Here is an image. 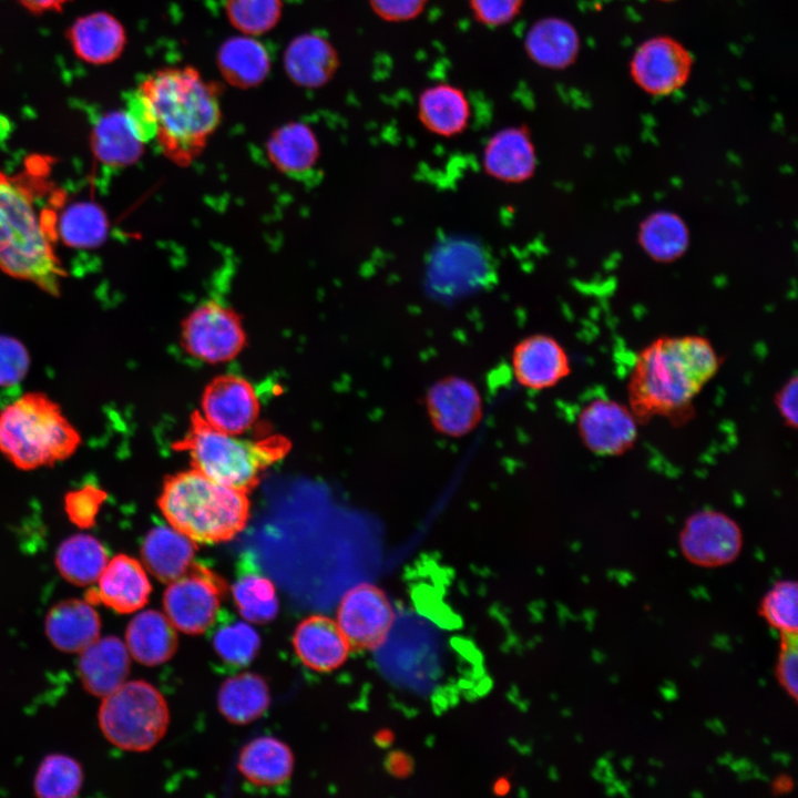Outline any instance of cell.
I'll return each instance as SVG.
<instances>
[{
  "label": "cell",
  "instance_id": "f546056e",
  "mask_svg": "<svg viewBox=\"0 0 798 798\" xmlns=\"http://www.w3.org/2000/svg\"><path fill=\"white\" fill-rule=\"evenodd\" d=\"M269 702L266 682L253 673H244L226 679L217 697L222 715L237 725L259 718L268 708Z\"/></svg>",
  "mask_w": 798,
  "mask_h": 798
},
{
  "label": "cell",
  "instance_id": "83f0119b",
  "mask_svg": "<svg viewBox=\"0 0 798 798\" xmlns=\"http://www.w3.org/2000/svg\"><path fill=\"white\" fill-rule=\"evenodd\" d=\"M143 142L136 136L125 111L102 115L95 123L91 146L96 158L110 167H123L135 162Z\"/></svg>",
  "mask_w": 798,
  "mask_h": 798
},
{
  "label": "cell",
  "instance_id": "d6986e66",
  "mask_svg": "<svg viewBox=\"0 0 798 798\" xmlns=\"http://www.w3.org/2000/svg\"><path fill=\"white\" fill-rule=\"evenodd\" d=\"M130 672V653L116 636L99 637L80 652L78 674L89 694L105 697L117 689Z\"/></svg>",
  "mask_w": 798,
  "mask_h": 798
},
{
  "label": "cell",
  "instance_id": "277c9868",
  "mask_svg": "<svg viewBox=\"0 0 798 798\" xmlns=\"http://www.w3.org/2000/svg\"><path fill=\"white\" fill-rule=\"evenodd\" d=\"M158 505L170 525L195 543L233 539L249 516L247 493L221 484L196 469L165 481Z\"/></svg>",
  "mask_w": 798,
  "mask_h": 798
},
{
  "label": "cell",
  "instance_id": "d4e9b609",
  "mask_svg": "<svg viewBox=\"0 0 798 798\" xmlns=\"http://www.w3.org/2000/svg\"><path fill=\"white\" fill-rule=\"evenodd\" d=\"M196 543L172 525H157L141 548L144 566L160 581L171 583L194 563Z\"/></svg>",
  "mask_w": 798,
  "mask_h": 798
},
{
  "label": "cell",
  "instance_id": "5b68a950",
  "mask_svg": "<svg viewBox=\"0 0 798 798\" xmlns=\"http://www.w3.org/2000/svg\"><path fill=\"white\" fill-rule=\"evenodd\" d=\"M173 447L188 452L193 468L207 478L248 493L262 473L285 457L290 442L278 434L241 439L213 428L195 411L186 434Z\"/></svg>",
  "mask_w": 798,
  "mask_h": 798
},
{
  "label": "cell",
  "instance_id": "8d00e7d4",
  "mask_svg": "<svg viewBox=\"0 0 798 798\" xmlns=\"http://www.w3.org/2000/svg\"><path fill=\"white\" fill-rule=\"evenodd\" d=\"M314 134L301 124L280 129L269 142V154L285 172L300 173L313 166L317 156Z\"/></svg>",
  "mask_w": 798,
  "mask_h": 798
},
{
  "label": "cell",
  "instance_id": "60d3db41",
  "mask_svg": "<svg viewBox=\"0 0 798 798\" xmlns=\"http://www.w3.org/2000/svg\"><path fill=\"white\" fill-rule=\"evenodd\" d=\"M106 493L94 485H85L71 491L65 497V512L72 523L82 529L94 525Z\"/></svg>",
  "mask_w": 798,
  "mask_h": 798
},
{
  "label": "cell",
  "instance_id": "4fadbf2b",
  "mask_svg": "<svg viewBox=\"0 0 798 798\" xmlns=\"http://www.w3.org/2000/svg\"><path fill=\"white\" fill-rule=\"evenodd\" d=\"M576 429L584 447L600 457L624 454L638 437V421L630 407L610 398L587 402L577 415Z\"/></svg>",
  "mask_w": 798,
  "mask_h": 798
},
{
  "label": "cell",
  "instance_id": "e575fe53",
  "mask_svg": "<svg viewBox=\"0 0 798 798\" xmlns=\"http://www.w3.org/2000/svg\"><path fill=\"white\" fill-rule=\"evenodd\" d=\"M224 74L239 85H252L263 80L268 71L266 50L256 41L235 38L226 42L219 54Z\"/></svg>",
  "mask_w": 798,
  "mask_h": 798
},
{
  "label": "cell",
  "instance_id": "1f68e13d",
  "mask_svg": "<svg viewBox=\"0 0 798 798\" xmlns=\"http://www.w3.org/2000/svg\"><path fill=\"white\" fill-rule=\"evenodd\" d=\"M638 243L654 260L669 263L685 253L689 243V233L678 215L656 212L641 224Z\"/></svg>",
  "mask_w": 798,
  "mask_h": 798
},
{
  "label": "cell",
  "instance_id": "7a4b0ae2",
  "mask_svg": "<svg viewBox=\"0 0 798 798\" xmlns=\"http://www.w3.org/2000/svg\"><path fill=\"white\" fill-rule=\"evenodd\" d=\"M149 115L153 141L170 158L187 163L219 123L218 95L192 68H166L134 90Z\"/></svg>",
  "mask_w": 798,
  "mask_h": 798
},
{
  "label": "cell",
  "instance_id": "f6af8a7d",
  "mask_svg": "<svg viewBox=\"0 0 798 798\" xmlns=\"http://www.w3.org/2000/svg\"><path fill=\"white\" fill-rule=\"evenodd\" d=\"M372 11L388 22H405L417 18L428 0H369Z\"/></svg>",
  "mask_w": 798,
  "mask_h": 798
},
{
  "label": "cell",
  "instance_id": "9a60e30c",
  "mask_svg": "<svg viewBox=\"0 0 798 798\" xmlns=\"http://www.w3.org/2000/svg\"><path fill=\"white\" fill-rule=\"evenodd\" d=\"M511 369L515 380L530 390L556 386L571 372V362L561 342L548 334H531L512 348Z\"/></svg>",
  "mask_w": 798,
  "mask_h": 798
},
{
  "label": "cell",
  "instance_id": "7c38bea8",
  "mask_svg": "<svg viewBox=\"0 0 798 798\" xmlns=\"http://www.w3.org/2000/svg\"><path fill=\"white\" fill-rule=\"evenodd\" d=\"M395 621L385 592L372 584H358L342 596L337 625L351 649H374L388 636Z\"/></svg>",
  "mask_w": 798,
  "mask_h": 798
},
{
  "label": "cell",
  "instance_id": "e0dca14e",
  "mask_svg": "<svg viewBox=\"0 0 798 798\" xmlns=\"http://www.w3.org/2000/svg\"><path fill=\"white\" fill-rule=\"evenodd\" d=\"M98 581V589L88 592L86 601L91 604L102 602L120 614L141 610L152 591L144 566L126 554L108 561Z\"/></svg>",
  "mask_w": 798,
  "mask_h": 798
},
{
  "label": "cell",
  "instance_id": "836d02e7",
  "mask_svg": "<svg viewBox=\"0 0 798 798\" xmlns=\"http://www.w3.org/2000/svg\"><path fill=\"white\" fill-rule=\"evenodd\" d=\"M83 769L78 760L64 754H50L39 765L33 790L41 798H71L79 795Z\"/></svg>",
  "mask_w": 798,
  "mask_h": 798
},
{
  "label": "cell",
  "instance_id": "30bf717a",
  "mask_svg": "<svg viewBox=\"0 0 798 798\" xmlns=\"http://www.w3.org/2000/svg\"><path fill=\"white\" fill-rule=\"evenodd\" d=\"M690 52L668 35L652 37L642 42L630 61L634 83L651 96H666L681 90L693 71Z\"/></svg>",
  "mask_w": 798,
  "mask_h": 798
},
{
  "label": "cell",
  "instance_id": "7bdbcfd3",
  "mask_svg": "<svg viewBox=\"0 0 798 798\" xmlns=\"http://www.w3.org/2000/svg\"><path fill=\"white\" fill-rule=\"evenodd\" d=\"M775 672L779 685L792 700H796L798 694L797 633H781Z\"/></svg>",
  "mask_w": 798,
  "mask_h": 798
},
{
  "label": "cell",
  "instance_id": "d590c367",
  "mask_svg": "<svg viewBox=\"0 0 798 798\" xmlns=\"http://www.w3.org/2000/svg\"><path fill=\"white\" fill-rule=\"evenodd\" d=\"M232 595L241 615L248 622L268 623L278 613V598L274 584L265 576L248 573L232 585Z\"/></svg>",
  "mask_w": 798,
  "mask_h": 798
},
{
  "label": "cell",
  "instance_id": "b9f144b4",
  "mask_svg": "<svg viewBox=\"0 0 798 798\" xmlns=\"http://www.w3.org/2000/svg\"><path fill=\"white\" fill-rule=\"evenodd\" d=\"M29 355L25 347L12 337H0V386L8 387L20 382L29 369Z\"/></svg>",
  "mask_w": 798,
  "mask_h": 798
},
{
  "label": "cell",
  "instance_id": "5bb4252c",
  "mask_svg": "<svg viewBox=\"0 0 798 798\" xmlns=\"http://www.w3.org/2000/svg\"><path fill=\"white\" fill-rule=\"evenodd\" d=\"M481 167L488 177L503 184L530 181L538 168L530 131L524 125H509L494 132L483 146Z\"/></svg>",
  "mask_w": 798,
  "mask_h": 798
},
{
  "label": "cell",
  "instance_id": "3957f363",
  "mask_svg": "<svg viewBox=\"0 0 798 798\" xmlns=\"http://www.w3.org/2000/svg\"><path fill=\"white\" fill-rule=\"evenodd\" d=\"M29 177L0 173V268L58 295L64 275L52 239L53 212H39Z\"/></svg>",
  "mask_w": 798,
  "mask_h": 798
},
{
  "label": "cell",
  "instance_id": "9c48e42d",
  "mask_svg": "<svg viewBox=\"0 0 798 798\" xmlns=\"http://www.w3.org/2000/svg\"><path fill=\"white\" fill-rule=\"evenodd\" d=\"M743 544L739 524L728 514L713 509L692 513L678 534L683 556L700 567H718L734 562Z\"/></svg>",
  "mask_w": 798,
  "mask_h": 798
},
{
  "label": "cell",
  "instance_id": "44dd1931",
  "mask_svg": "<svg viewBox=\"0 0 798 798\" xmlns=\"http://www.w3.org/2000/svg\"><path fill=\"white\" fill-rule=\"evenodd\" d=\"M44 632L57 649L80 653L100 637L101 618L86 600L66 598L48 611Z\"/></svg>",
  "mask_w": 798,
  "mask_h": 798
},
{
  "label": "cell",
  "instance_id": "484cf974",
  "mask_svg": "<svg viewBox=\"0 0 798 798\" xmlns=\"http://www.w3.org/2000/svg\"><path fill=\"white\" fill-rule=\"evenodd\" d=\"M125 645L137 663L156 666L168 661L176 651L175 627L166 615L155 610L137 613L126 626Z\"/></svg>",
  "mask_w": 798,
  "mask_h": 798
},
{
  "label": "cell",
  "instance_id": "d6a6232c",
  "mask_svg": "<svg viewBox=\"0 0 798 798\" xmlns=\"http://www.w3.org/2000/svg\"><path fill=\"white\" fill-rule=\"evenodd\" d=\"M58 233L73 248H95L108 233L104 212L94 203L81 202L68 206L59 221Z\"/></svg>",
  "mask_w": 798,
  "mask_h": 798
},
{
  "label": "cell",
  "instance_id": "bcb514c9",
  "mask_svg": "<svg viewBox=\"0 0 798 798\" xmlns=\"http://www.w3.org/2000/svg\"><path fill=\"white\" fill-rule=\"evenodd\" d=\"M798 379L796 376L787 380L776 392L774 402L785 424L797 428V393Z\"/></svg>",
  "mask_w": 798,
  "mask_h": 798
},
{
  "label": "cell",
  "instance_id": "c3c4849f",
  "mask_svg": "<svg viewBox=\"0 0 798 798\" xmlns=\"http://www.w3.org/2000/svg\"><path fill=\"white\" fill-rule=\"evenodd\" d=\"M794 787L792 779L787 775H781L776 778L773 782V790L777 795H784L789 792Z\"/></svg>",
  "mask_w": 798,
  "mask_h": 798
},
{
  "label": "cell",
  "instance_id": "603a6c76",
  "mask_svg": "<svg viewBox=\"0 0 798 798\" xmlns=\"http://www.w3.org/2000/svg\"><path fill=\"white\" fill-rule=\"evenodd\" d=\"M74 54L83 62L101 65L120 57L125 30L112 14L96 11L78 18L66 34Z\"/></svg>",
  "mask_w": 798,
  "mask_h": 798
},
{
  "label": "cell",
  "instance_id": "74e56055",
  "mask_svg": "<svg viewBox=\"0 0 798 798\" xmlns=\"http://www.w3.org/2000/svg\"><path fill=\"white\" fill-rule=\"evenodd\" d=\"M759 613L780 633H797L798 585L792 580L776 582L761 600Z\"/></svg>",
  "mask_w": 798,
  "mask_h": 798
},
{
  "label": "cell",
  "instance_id": "cb8c5ba5",
  "mask_svg": "<svg viewBox=\"0 0 798 798\" xmlns=\"http://www.w3.org/2000/svg\"><path fill=\"white\" fill-rule=\"evenodd\" d=\"M524 50L534 63L551 70H563L575 62L580 37L567 20L546 17L535 21L528 30Z\"/></svg>",
  "mask_w": 798,
  "mask_h": 798
},
{
  "label": "cell",
  "instance_id": "6da1fadb",
  "mask_svg": "<svg viewBox=\"0 0 798 798\" xmlns=\"http://www.w3.org/2000/svg\"><path fill=\"white\" fill-rule=\"evenodd\" d=\"M719 366L716 349L704 336L658 337L636 356L627 381V406L638 423L655 417L683 421Z\"/></svg>",
  "mask_w": 798,
  "mask_h": 798
},
{
  "label": "cell",
  "instance_id": "ba28073f",
  "mask_svg": "<svg viewBox=\"0 0 798 798\" xmlns=\"http://www.w3.org/2000/svg\"><path fill=\"white\" fill-rule=\"evenodd\" d=\"M226 584L206 566L193 563L164 592L165 615L178 631L196 635L214 623Z\"/></svg>",
  "mask_w": 798,
  "mask_h": 798
},
{
  "label": "cell",
  "instance_id": "4316f807",
  "mask_svg": "<svg viewBox=\"0 0 798 798\" xmlns=\"http://www.w3.org/2000/svg\"><path fill=\"white\" fill-rule=\"evenodd\" d=\"M293 768L294 757L288 746L270 736L248 743L238 758L241 774L257 786H280L290 778Z\"/></svg>",
  "mask_w": 798,
  "mask_h": 798
},
{
  "label": "cell",
  "instance_id": "7dc6e473",
  "mask_svg": "<svg viewBox=\"0 0 798 798\" xmlns=\"http://www.w3.org/2000/svg\"><path fill=\"white\" fill-rule=\"evenodd\" d=\"M32 13L60 11L71 0H17Z\"/></svg>",
  "mask_w": 798,
  "mask_h": 798
},
{
  "label": "cell",
  "instance_id": "52a82bcc",
  "mask_svg": "<svg viewBox=\"0 0 798 798\" xmlns=\"http://www.w3.org/2000/svg\"><path fill=\"white\" fill-rule=\"evenodd\" d=\"M104 737L129 751H146L165 735L170 715L163 695L144 681L122 684L103 700L98 714Z\"/></svg>",
  "mask_w": 798,
  "mask_h": 798
},
{
  "label": "cell",
  "instance_id": "7402d4cb",
  "mask_svg": "<svg viewBox=\"0 0 798 798\" xmlns=\"http://www.w3.org/2000/svg\"><path fill=\"white\" fill-rule=\"evenodd\" d=\"M471 104L464 92L449 83L426 88L417 101V117L429 133L452 139L461 135L471 122Z\"/></svg>",
  "mask_w": 798,
  "mask_h": 798
},
{
  "label": "cell",
  "instance_id": "f35d334b",
  "mask_svg": "<svg viewBox=\"0 0 798 798\" xmlns=\"http://www.w3.org/2000/svg\"><path fill=\"white\" fill-rule=\"evenodd\" d=\"M260 646L257 632L245 622H233L219 627L213 636V647L228 665L245 666L256 656Z\"/></svg>",
  "mask_w": 798,
  "mask_h": 798
},
{
  "label": "cell",
  "instance_id": "4dcf8cb0",
  "mask_svg": "<svg viewBox=\"0 0 798 798\" xmlns=\"http://www.w3.org/2000/svg\"><path fill=\"white\" fill-rule=\"evenodd\" d=\"M286 68L291 78L303 85L317 86L326 82L337 68L332 47L317 35H304L288 48Z\"/></svg>",
  "mask_w": 798,
  "mask_h": 798
},
{
  "label": "cell",
  "instance_id": "ee69618b",
  "mask_svg": "<svg viewBox=\"0 0 798 798\" xmlns=\"http://www.w3.org/2000/svg\"><path fill=\"white\" fill-rule=\"evenodd\" d=\"M479 23L488 28L503 27L518 17L524 0H468Z\"/></svg>",
  "mask_w": 798,
  "mask_h": 798
},
{
  "label": "cell",
  "instance_id": "8992f818",
  "mask_svg": "<svg viewBox=\"0 0 798 798\" xmlns=\"http://www.w3.org/2000/svg\"><path fill=\"white\" fill-rule=\"evenodd\" d=\"M79 444V432L43 393H25L0 412V451L20 469L52 466Z\"/></svg>",
  "mask_w": 798,
  "mask_h": 798
},
{
  "label": "cell",
  "instance_id": "ffe728a7",
  "mask_svg": "<svg viewBox=\"0 0 798 798\" xmlns=\"http://www.w3.org/2000/svg\"><path fill=\"white\" fill-rule=\"evenodd\" d=\"M294 649L307 667L330 672L340 667L351 651L339 626L324 615L301 621L293 636Z\"/></svg>",
  "mask_w": 798,
  "mask_h": 798
},
{
  "label": "cell",
  "instance_id": "2e32d148",
  "mask_svg": "<svg viewBox=\"0 0 798 798\" xmlns=\"http://www.w3.org/2000/svg\"><path fill=\"white\" fill-rule=\"evenodd\" d=\"M204 420L213 428L239 434L257 419L259 405L254 388L242 377L219 376L204 390L202 399Z\"/></svg>",
  "mask_w": 798,
  "mask_h": 798
},
{
  "label": "cell",
  "instance_id": "ac0fdd59",
  "mask_svg": "<svg viewBox=\"0 0 798 798\" xmlns=\"http://www.w3.org/2000/svg\"><path fill=\"white\" fill-rule=\"evenodd\" d=\"M427 410L432 424L448 436L469 432L481 416L477 389L461 378H447L432 386L427 395Z\"/></svg>",
  "mask_w": 798,
  "mask_h": 798
},
{
  "label": "cell",
  "instance_id": "ab89813d",
  "mask_svg": "<svg viewBox=\"0 0 798 798\" xmlns=\"http://www.w3.org/2000/svg\"><path fill=\"white\" fill-rule=\"evenodd\" d=\"M231 20L242 30L260 33L274 25L279 14L278 0H228Z\"/></svg>",
  "mask_w": 798,
  "mask_h": 798
},
{
  "label": "cell",
  "instance_id": "f1b7e54d",
  "mask_svg": "<svg viewBox=\"0 0 798 798\" xmlns=\"http://www.w3.org/2000/svg\"><path fill=\"white\" fill-rule=\"evenodd\" d=\"M108 561L104 545L84 533L64 540L54 559L60 575L76 586H88L96 582Z\"/></svg>",
  "mask_w": 798,
  "mask_h": 798
},
{
  "label": "cell",
  "instance_id": "8fae6325",
  "mask_svg": "<svg viewBox=\"0 0 798 798\" xmlns=\"http://www.w3.org/2000/svg\"><path fill=\"white\" fill-rule=\"evenodd\" d=\"M182 338L190 355L209 364L233 359L245 344L236 314L214 299L201 304L186 318Z\"/></svg>",
  "mask_w": 798,
  "mask_h": 798
}]
</instances>
